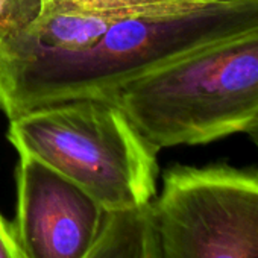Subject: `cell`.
<instances>
[{
    "label": "cell",
    "instance_id": "obj_1",
    "mask_svg": "<svg viewBox=\"0 0 258 258\" xmlns=\"http://www.w3.org/2000/svg\"><path fill=\"white\" fill-rule=\"evenodd\" d=\"M258 29V0H44L0 46V109L111 97L178 58Z\"/></svg>",
    "mask_w": 258,
    "mask_h": 258
},
{
    "label": "cell",
    "instance_id": "obj_2",
    "mask_svg": "<svg viewBox=\"0 0 258 258\" xmlns=\"http://www.w3.org/2000/svg\"><path fill=\"white\" fill-rule=\"evenodd\" d=\"M109 99L157 151L247 134L258 123V29L155 69Z\"/></svg>",
    "mask_w": 258,
    "mask_h": 258
},
{
    "label": "cell",
    "instance_id": "obj_3",
    "mask_svg": "<svg viewBox=\"0 0 258 258\" xmlns=\"http://www.w3.org/2000/svg\"><path fill=\"white\" fill-rule=\"evenodd\" d=\"M8 142L90 193L106 211L157 196V151L109 97L56 102L10 118Z\"/></svg>",
    "mask_w": 258,
    "mask_h": 258
},
{
    "label": "cell",
    "instance_id": "obj_4",
    "mask_svg": "<svg viewBox=\"0 0 258 258\" xmlns=\"http://www.w3.org/2000/svg\"><path fill=\"white\" fill-rule=\"evenodd\" d=\"M146 216L148 258H258V167L173 166Z\"/></svg>",
    "mask_w": 258,
    "mask_h": 258
},
{
    "label": "cell",
    "instance_id": "obj_5",
    "mask_svg": "<svg viewBox=\"0 0 258 258\" xmlns=\"http://www.w3.org/2000/svg\"><path fill=\"white\" fill-rule=\"evenodd\" d=\"M13 222L28 258H87L108 211L73 181L29 155H19Z\"/></svg>",
    "mask_w": 258,
    "mask_h": 258
},
{
    "label": "cell",
    "instance_id": "obj_6",
    "mask_svg": "<svg viewBox=\"0 0 258 258\" xmlns=\"http://www.w3.org/2000/svg\"><path fill=\"white\" fill-rule=\"evenodd\" d=\"M148 207L108 211L105 228L87 258H148Z\"/></svg>",
    "mask_w": 258,
    "mask_h": 258
},
{
    "label": "cell",
    "instance_id": "obj_7",
    "mask_svg": "<svg viewBox=\"0 0 258 258\" xmlns=\"http://www.w3.org/2000/svg\"><path fill=\"white\" fill-rule=\"evenodd\" d=\"M44 0H0V46L26 32L41 16Z\"/></svg>",
    "mask_w": 258,
    "mask_h": 258
},
{
    "label": "cell",
    "instance_id": "obj_8",
    "mask_svg": "<svg viewBox=\"0 0 258 258\" xmlns=\"http://www.w3.org/2000/svg\"><path fill=\"white\" fill-rule=\"evenodd\" d=\"M0 258H28L20 246L13 222L0 213Z\"/></svg>",
    "mask_w": 258,
    "mask_h": 258
},
{
    "label": "cell",
    "instance_id": "obj_9",
    "mask_svg": "<svg viewBox=\"0 0 258 258\" xmlns=\"http://www.w3.org/2000/svg\"><path fill=\"white\" fill-rule=\"evenodd\" d=\"M247 136H249V139L253 142L255 148L258 149V123L250 129V131H247Z\"/></svg>",
    "mask_w": 258,
    "mask_h": 258
}]
</instances>
